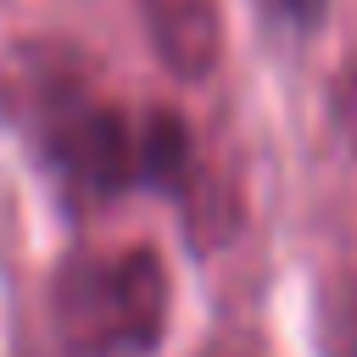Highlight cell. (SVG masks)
I'll return each instance as SVG.
<instances>
[{
	"label": "cell",
	"mask_w": 357,
	"mask_h": 357,
	"mask_svg": "<svg viewBox=\"0 0 357 357\" xmlns=\"http://www.w3.org/2000/svg\"><path fill=\"white\" fill-rule=\"evenodd\" d=\"M167 307V268L151 245L78 251L50 279V335L61 357H151Z\"/></svg>",
	"instance_id": "cell-2"
},
{
	"label": "cell",
	"mask_w": 357,
	"mask_h": 357,
	"mask_svg": "<svg viewBox=\"0 0 357 357\" xmlns=\"http://www.w3.org/2000/svg\"><path fill=\"white\" fill-rule=\"evenodd\" d=\"M134 11L145 22L156 61L173 78L184 84L212 78L223 56V0H134Z\"/></svg>",
	"instance_id": "cell-3"
},
{
	"label": "cell",
	"mask_w": 357,
	"mask_h": 357,
	"mask_svg": "<svg viewBox=\"0 0 357 357\" xmlns=\"http://www.w3.org/2000/svg\"><path fill=\"white\" fill-rule=\"evenodd\" d=\"M268 22H279L284 33H312L329 11V0H257Z\"/></svg>",
	"instance_id": "cell-4"
},
{
	"label": "cell",
	"mask_w": 357,
	"mask_h": 357,
	"mask_svg": "<svg viewBox=\"0 0 357 357\" xmlns=\"http://www.w3.org/2000/svg\"><path fill=\"white\" fill-rule=\"evenodd\" d=\"M0 106L73 206H100L134 184L190 190L195 145L178 112H128L95 78V67L56 39H33L0 78Z\"/></svg>",
	"instance_id": "cell-1"
}]
</instances>
